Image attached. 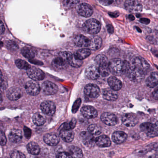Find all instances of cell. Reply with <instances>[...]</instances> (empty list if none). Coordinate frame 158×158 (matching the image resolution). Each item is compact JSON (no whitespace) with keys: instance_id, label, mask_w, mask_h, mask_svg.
I'll return each instance as SVG.
<instances>
[{"instance_id":"cell-19","label":"cell","mask_w":158,"mask_h":158,"mask_svg":"<svg viewBox=\"0 0 158 158\" xmlns=\"http://www.w3.org/2000/svg\"><path fill=\"white\" fill-rule=\"evenodd\" d=\"M74 43L76 46L80 48H87L89 46V38L83 35H77L74 38Z\"/></svg>"},{"instance_id":"cell-31","label":"cell","mask_w":158,"mask_h":158,"mask_svg":"<svg viewBox=\"0 0 158 158\" xmlns=\"http://www.w3.org/2000/svg\"><path fill=\"white\" fill-rule=\"evenodd\" d=\"M27 151L30 154L36 155L39 154L40 152V148L38 144L34 141H31L27 144Z\"/></svg>"},{"instance_id":"cell-6","label":"cell","mask_w":158,"mask_h":158,"mask_svg":"<svg viewBox=\"0 0 158 158\" xmlns=\"http://www.w3.org/2000/svg\"><path fill=\"white\" fill-rule=\"evenodd\" d=\"M128 78L132 82L135 83H139L141 82L144 79L145 75L139 72L135 68H133L131 65L126 74Z\"/></svg>"},{"instance_id":"cell-21","label":"cell","mask_w":158,"mask_h":158,"mask_svg":"<svg viewBox=\"0 0 158 158\" xmlns=\"http://www.w3.org/2000/svg\"><path fill=\"white\" fill-rule=\"evenodd\" d=\"M89 49L93 51L98 50L102 46V40L98 36H92L89 38Z\"/></svg>"},{"instance_id":"cell-55","label":"cell","mask_w":158,"mask_h":158,"mask_svg":"<svg viewBox=\"0 0 158 158\" xmlns=\"http://www.w3.org/2000/svg\"><path fill=\"white\" fill-rule=\"evenodd\" d=\"M156 36H157V37L158 38V31H156Z\"/></svg>"},{"instance_id":"cell-52","label":"cell","mask_w":158,"mask_h":158,"mask_svg":"<svg viewBox=\"0 0 158 158\" xmlns=\"http://www.w3.org/2000/svg\"><path fill=\"white\" fill-rule=\"evenodd\" d=\"M100 2L102 4H104V5H107V4H111L113 2V1H100Z\"/></svg>"},{"instance_id":"cell-16","label":"cell","mask_w":158,"mask_h":158,"mask_svg":"<svg viewBox=\"0 0 158 158\" xmlns=\"http://www.w3.org/2000/svg\"><path fill=\"white\" fill-rule=\"evenodd\" d=\"M81 112L82 115L87 119H93L98 116V111L92 106H84L81 109Z\"/></svg>"},{"instance_id":"cell-38","label":"cell","mask_w":158,"mask_h":158,"mask_svg":"<svg viewBox=\"0 0 158 158\" xmlns=\"http://www.w3.org/2000/svg\"><path fill=\"white\" fill-rule=\"evenodd\" d=\"M89 132L93 135H98L101 133V129L98 125L97 124H91L89 126Z\"/></svg>"},{"instance_id":"cell-1","label":"cell","mask_w":158,"mask_h":158,"mask_svg":"<svg viewBox=\"0 0 158 158\" xmlns=\"http://www.w3.org/2000/svg\"><path fill=\"white\" fill-rule=\"evenodd\" d=\"M109 66L111 73L115 75H121L127 74L131 67V64L127 61L115 58L109 62Z\"/></svg>"},{"instance_id":"cell-29","label":"cell","mask_w":158,"mask_h":158,"mask_svg":"<svg viewBox=\"0 0 158 158\" xmlns=\"http://www.w3.org/2000/svg\"><path fill=\"white\" fill-rule=\"evenodd\" d=\"M91 54V51L89 49H81L75 52L74 57L78 60H82L88 57Z\"/></svg>"},{"instance_id":"cell-5","label":"cell","mask_w":158,"mask_h":158,"mask_svg":"<svg viewBox=\"0 0 158 158\" xmlns=\"http://www.w3.org/2000/svg\"><path fill=\"white\" fill-rule=\"evenodd\" d=\"M40 109L44 114L48 116H52L56 111V105L52 102L46 101L41 103Z\"/></svg>"},{"instance_id":"cell-40","label":"cell","mask_w":158,"mask_h":158,"mask_svg":"<svg viewBox=\"0 0 158 158\" xmlns=\"http://www.w3.org/2000/svg\"><path fill=\"white\" fill-rule=\"evenodd\" d=\"M98 68L100 74L103 77H106L108 76L110 73L109 65L99 66Z\"/></svg>"},{"instance_id":"cell-26","label":"cell","mask_w":158,"mask_h":158,"mask_svg":"<svg viewBox=\"0 0 158 158\" xmlns=\"http://www.w3.org/2000/svg\"><path fill=\"white\" fill-rule=\"evenodd\" d=\"M96 143L101 148H107L110 146L111 142L109 137L105 135H102L96 139Z\"/></svg>"},{"instance_id":"cell-2","label":"cell","mask_w":158,"mask_h":158,"mask_svg":"<svg viewBox=\"0 0 158 158\" xmlns=\"http://www.w3.org/2000/svg\"><path fill=\"white\" fill-rule=\"evenodd\" d=\"M100 23L94 19H89L86 21L83 25V29L85 32L90 35H96L100 31Z\"/></svg>"},{"instance_id":"cell-8","label":"cell","mask_w":158,"mask_h":158,"mask_svg":"<svg viewBox=\"0 0 158 158\" xmlns=\"http://www.w3.org/2000/svg\"><path fill=\"white\" fill-rule=\"evenodd\" d=\"M125 8L129 12L139 13L142 10V5L137 1H126L124 3Z\"/></svg>"},{"instance_id":"cell-23","label":"cell","mask_w":158,"mask_h":158,"mask_svg":"<svg viewBox=\"0 0 158 158\" xmlns=\"http://www.w3.org/2000/svg\"><path fill=\"white\" fill-rule=\"evenodd\" d=\"M103 98L110 101H115L118 98V94L111 89L107 88L102 91Z\"/></svg>"},{"instance_id":"cell-25","label":"cell","mask_w":158,"mask_h":158,"mask_svg":"<svg viewBox=\"0 0 158 158\" xmlns=\"http://www.w3.org/2000/svg\"><path fill=\"white\" fill-rule=\"evenodd\" d=\"M108 83L110 89L115 91L120 90L123 87L122 82L115 77L111 76L109 77Z\"/></svg>"},{"instance_id":"cell-41","label":"cell","mask_w":158,"mask_h":158,"mask_svg":"<svg viewBox=\"0 0 158 158\" xmlns=\"http://www.w3.org/2000/svg\"><path fill=\"white\" fill-rule=\"evenodd\" d=\"M83 63L82 60H80L76 59L74 56H73L69 64L73 67L78 68V67H80V66H82Z\"/></svg>"},{"instance_id":"cell-27","label":"cell","mask_w":158,"mask_h":158,"mask_svg":"<svg viewBox=\"0 0 158 158\" xmlns=\"http://www.w3.org/2000/svg\"><path fill=\"white\" fill-rule=\"evenodd\" d=\"M60 135L63 140L65 142H71L74 138V133L72 130L60 129Z\"/></svg>"},{"instance_id":"cell-22","label":"cell","mask_w":158,"mask_h":158,"mask_svg":"<svg viewBox=\"0 0 158 158\" xmlns=\"http://www.w3.org/2000/svg\"><path fill=\"white\" fill-rule=\"evenodd\" d=\"M9 138L11 142L15 143H19L23 139L22 131L19 129H13L10 132Z\"/></svg>"},{"instance_id":"cell-51","label":"cell","mask_w":158,"mask_h":158,"mask_svg":"<svg viewBox=\"0 0 158 158\" xmlns=\"http://www.w3.org/2000/svg\"><path fill=\"white\" fill-rule=\"evenodd\" d=\"M4 31H5V27H4L3 23L2 21H1V34L2 35L4 33Z\"/></svg>"},{"instance_id":"cell-4","label":"cell","mask_w":158,"mask_h":158,"mask_svg":"<svg viewBox=\"0 0 158 158\" xmlns=\"http://www.w3.org/2000/svg\"><path fill=\"white\" fill-rule=\"evenodd\" d=\"M27 73L28 77L34 81H40L43 80L45 77V73L42 70L33 66L27 71Z\"/></svg>"},{"instance_id":"cell-10","label":"cell","mask_w":158,"mask_h":158,"mask_svg":"<svg viewBox=\"0 0 158 158\" xmlns=\"http://www.w3.org/2000/svg\"><path fill=\"white\" fill-rule=\"evenodd\" d=\"M41 89L43 93L47 95H54L58 90L57 85L50 81L44 82L41 86Z\"/></svg>"},{"instance_id":"cell-9","label":"cell","mask_w":158,"mask_h":158,"mask_svg":"<svg viewBox=\"0 0 158 158\" xmlns=\"http://www.w3.org/2000/svg\"><path fill=\"white\" fill-rule=\"evenodd\" d=\"M25 89L27 92L31 96H36L40 91L39 84L35 81L27 82L25 86Z\"/></svg>"},{"instance_id":"cell-15","label":"cell","mask_w":158,"mask_h":158,"mask_svg":"<svg viewBox=\"0 0 158 158\" xmlns=\"http://www.w3.org/2000/svg\"><path fill=\"white\" fill-rule=\"evenodd\" d=\"M85 74L88 78L91 80L98 79L100 75L98 67L94 65H90L88 66L85 71Z\"/></svg>"},{"instance_id":"cell-56","label":"cell","mask_w":158,"mask_h":158,"mask_svg":"<svg viewBox=\"0 0 158 158\" xmlns=\"http://www.w3.org/2000/svg\"></svg>"},{"instance_id":"cell-20","label":"cell","mask_w":158,"mask_h":158,"mask_svg":"<svg viewBox=\"0 0 158 158\" xmlns=\"http://www.w3.org/2000/svg\"><path fill=\"white\" fill-rule=\"evenodd\" d=\"M140 129L151 137L157 135L154 131V125L151 123H143L140 125Z\"/></svg>"},{"instance_id":"cell-14","label":"cell","mask_w":158,"mask_h":158,"mask_svg":"<svg viewBox=\"0 0 158 158\" xmlns=\"http://www.w3.org/2000/svg\"><path fill=\"white\" fill-rule=\"evenodd\" d=\"M101 120L107 125L113 126L115 125L118 122V119L115 114L110 113L106 112L102 114Z\"/></svg>"},{"instance_id":"cell-32","label":"cell","mask_w":158,"mask_h":158,"mask_svg":"<svg viewBox=\"0 0 158 158\" xmlns=\"http://www.w3.org/2000/svg\"><path fill=\"white\" fill-rule=\"evenodd\" d=\"M69 153L73 158H82L83 157L82 150L75 146H71L69 148Z\"/></svg>"},{"instance_id":"cell-13","label":"cell","mask_w":158,"mask_h":158,"mask_svg":"<svg viewBox=\"0 0 158 158\" xmlns=\"http://www.w3.org/2000/svg\"><path fill=\"white\" fill-rule=\"evenodd\" d=\"M80 138L84 145L88 147H92L96 143L94 135L89 132L83 131L80 135Z\"/></svg>"},{"instance_id":"cell-35","label":"cell","mask_w":158,"mask_h":158,"mask_svg":"<svg viewBox=\"0 0 158 158\" xmlns=\"http://www.w3.org/2000/svg\"><path fill=\"white\" fill-rule=\"evenodd\" d=\"M68 64L66 63L60 57H58L55 58L52 62V65L55 68L57 69H63L64 67H66Z\"/></svg>"},{"instance_id":"cell-36","label":"cell","mask_w":158,"mask_h":158,"mask_svg":"<svg viewBox=\"0 0 158 158\" xmlns=\"http://www.w3.org/2000/svg\"><path fill=\"white\" fill-rule=\"evenodd\" d=\"M58 56L60 57L68 64H70V62L72 60V59L73 57L72 53L66 51L61 52H60Z\"/></svg>"},{"instance_id":"cell-54","label":"cell","mask_w":158,"mask_h":158,"mask_svg":"<svg viewBox=\"0 0 158 158\" xmlns=\"http://www.w3.org/2000/svg\"><path fill=\"white\" fill-rule=\"evenodd\" d=\"M148 158H158V155H152L149 156Z\"/></svg>"},{"instance_id":"cell-45","label":"cell","mask_w":158,"mask_h":158,"mask_svg":"<svg viewBox=\"0 0 158 158\" xmlns=\"http://www.w3.org/2000/svg\"><path fill=\"white\" fill-rule=\"evenodd\" d=\"M56 158H73L70 153L66 152H61L58 153Z\"/></svg>"},{"instance_id":"cell-30","label":"cell","mask_w":158,"mask_h":158,"mask_svg":"<svg viewBox=\"0 0 158 158\" xmlns=\"http://www.w3.org/2000/svg\"><path fill=\"white\" fill-rule=\"evenodd\" d=\"M33 121L34 123L38 126H40L45 124L46 122V117L41 113H36L33 115Z\"/></svg>"},{"instance_id":"cell-43","label":"cell","mask_w":158,"mask_h":158,"mask_svg":"<svg viewBox=\"0 0 158 158\" xmlns=\"http://www.w3.org/2000/svg\"><path fill=\"white\" fill-rule=\"evenodd\" d=\"M6 46L8 49L12 51L16 50L18 48V46L16 42L12 40L7 41L6 42Z\"/></svg>"},{"instance_id":"cell-11","label":"cell","mask_w":158,"mask_h":158,"mask_svg":"<svg viewBox=\"0 0 158 158\" xmlns=\"http://www.w3.org/2000/svg\"><path fill=\"white\" fill-rule=\"evenodd\" d=\"M122 122L126 126L132 127L135 126L138 123V118L134 114H126L123 115Z\"/></svg>"},{"instance_id":"cell-18","label":"cell","mask_w":158,"mask_h":158,"mask_svg":"<svg viewBox=\"0 0 158 158\" xmlns=\"http://www.w3.org/2000/svg\"><path fill=\"white\" fill-rule=\"evenodd\" d=\"M44 141L48 145L51 146L57 145L60 141V138L54 133H48L44 135Z\"/></svg>"},{"instance_id":"cell-42","label":"cell","mask_w":158,"mask_h":158,"mask_svg":"<svg viewBox=\"0 0 158 158\" xmlns=\"http://www.w3.org/2000/svg\"><path fill=\"white\" fill-rule=\"evenodd\" d=\"M80 1H64L63 2V4L64 7L66 8H72L75 7L77 3H79Z\"/></svg>"},{"instance_id":"cell-34","label":"cell","mask_w":158,"mask_h":158,"mask_svg":"<svg viewBox=\"0 0 158 158\" xmlns=\"http://www.w3.org/2000/svg\"><path fill=\"white\" fill-rule=\"evenodd\" d=\"M95 61L99 66L102 65H109V62L108 59L106 56L103 54L98 55L95 58Z\"/></svg>"},{"instance_id":"cell-7","label":"cell","mask_w":158,"mask_h":158,"mask_svg":"<svg viewBox=\"0 0 158 158\" xmlns=\"http://www.w3.org/2000/svg\"><path fill=\"white\" fill-rule=\"evenodd\" d=\"M84 93L89 98H96L99 96L100 94V89L96 85L88 84L84 89Z\"/></svg>"},{"instance_id":"cell-39","label":"cell","mask_w":158,"mask_h":158,"mask_svg":"<svg viewBox=\"0 0 158 158\" xmlns=\"http://www.w3.org/2000/svg\"><path fill=\"white\" fill-rule=\"evenodd\" d=\"M76 124V120L75 119H73L69 123H65L63 124L60 127V129H65V130H72L74 128Z\"/></svg>"},{"instance_id":"cell-46","label":"cell","mask_w":158,"mask_h":158,"mask_svg":"<svg viewBox=\"0 0 158 158\" xmlns=\"http://www.w3.org/2000/svg\"><path fill=\"white\" fill-rule=\"evenodd\" d=\"M81 101L80 99H78L75 102L73 106V112H76L77 110H78L80 104H81Z\"/></svg>"},{"instance_id":"cell-47","label":"cell","mask_w":158,"mask_h":158,"mask_svg":"<svg viewBox=\"0 0 158 158\" xmlns=\"http://www.w3.org/2000/svg\"><path fill=\"white\" fill-rule=\"evenodd\" d=\"M7 142V138L4 133L2 131L1 132V145L4 146Z\"/></svg>"},{"instance_id":"cell-37","label":"cell","mask_w":158,"mask_h":158,"mask_svg":"<svg viewBox=\"0 0 158 158\" xmlns=\"http://www.w3.org/2000/svg\"><path fill=\"white\" fill-rule=\"evenodd\" d=\"M15 63L17 67L19 69L26 70L27 71L31 67L28 63L23 60H20V59L16 60Z\"/></svg>"},{"instance_id":"cell-50","label":"cell","mask_w":158,"mask_h":158,"mask_svg":"<svg viewBox=\"0 0 158 158\" xmlns=\"http://www.w3.org/2000/svg\"><path fill=\"white\" fill-rule=\"evenodd\" d=\"M139 21L140 23L145 24H148L150 22V20L148 19H146V18H142V19H140Z\"/></svg>"},{"instance_id":"cell-24","label":"cell","mask_w":158,"mask_h":158,"mask_svg":"<svg viewBox=\"0 0 158 158\" xmlns=\"http://www.w3.org/2000/svg\"><path fill=\"white\" fill-rule=\"evenodd\" d=\"M127 135L123 131H118L114 132L112 136L113 141L117 144L123 143L127 139Z\"/></svg>"},{"instance_id":"cell-3","label":"cell","mask_w":158,"mask_h":158,"mask_svg":"<svg viewBox=\"0 0 158 158\" xmlns=\"http://www.w3.org/2000/svg\"><path fill=\"white\" fill-rule=\"evenodd\" d=\"M131 66L142 73L146 75L149 72L150 66L148 62L140 57L135 58L132 61Z\"/></svg>"},{"instance_id":"cell-48","label":"cell","mask_w":158,"mask_h":158,"mask_svg":"<svg viewBox=\"0 0 158 158\" xmlns=\"http://www.w3.org/2000/svg\"><path fill=\"white\" fill-rule=\"evenodd\" d=\"M152 96L154 99L158 100V87L152 92Z\"/></svg>"},{"instance_id":"cell-12","label":"cell","mask_w":158,"mask_h":158,"mask_svg":"<svg viewBox=\"0 0 158 158\" xmlns=\"http://www.w3.org/2000/svg\"><path fill=\"white\" fill-rule=\"evenodd\" d=\"M77 11L78 14L83 17H89L93 14V10L89 4L82 3L77 7Z\"/></svg>"},{"instance_id":"cell-44","label":"cell","mask_w":158,"mask_h":158,"mask_svg":"<svg viewBox=\"0 0 158 158\" xmlns=\"http://www.w3.org/2000/svg\"><path fill=\"white\" fill-rule=\"evenodd\" d=\"M10 158H26V156L23 152L15 150L12 152Z\"/></svg>"},{"instance_id":"cell-17","label":"cell","mask_w":158,"mask_h":158,"mask_svg":"<svg viewBox=\"0 0 158 158\" xmlns=\"http://www.w3.org/2000/svg\"><path fill=\"white\" fill-rule=\"evenodd\" d=\"M7 96L8 98L10 100H17L22 97L23 92L19 88L13 87L8 90Z\"/></svg>"},{"instance_id":"cell-53","label":"cell","mask_w":158,"mask_h":158,"mask_svg":"<svg viewBox=\"0 0 158 158\" xmlns=\"http://www.w3.org/2000/svg\"><path fill=\"white\" fill-rule=\"evenodd\" d=\"M154 131L156 135H158V122H157L154 125Z\"/></svg>"},{"instance_id":"cell-49","label":"cell","mask_w":158,"mask_h":158,"mask_svg":"<svg viewBox=\"0 0 158 158\" xmlns=\"http://www.w3.org/2000/svg\"><path fill=\"white\" fill-rule=\"evenodd\" d=\"M147 40L150 43H152V44H155L156 43V40L153 37L151 36H148L147 37Z\"/></svg>"},{"instance_id":"cell-28","label":"cell","mask_w":158,"mask_h":158,"mask_svg":"<svg viewBox=\"0 0 158 158\" xmlns=\"http://www.w3.org/2000/svg\"><path fill=\"white\" fill-rule=\"evenodd\" d=\"M146 85L150 88H153L158 85V73H152L146 80Z\"/></svg>"},{"instance_id":"cell-33","label":"cell","mask_w":158,"mask_h":158,"mask_svg":"<svg viewBox=\"0 0 158 158\" xmlns=\"http://www.w3.org/2000/svg\"><path fill=\"white\" fill-rule=\"evenodd\" d=\"M21 52L24 57L29 60L33 59L35 56L36 52L35 50L28 47L23 48L21 50Z\"/></svg>"}]
</instances>
